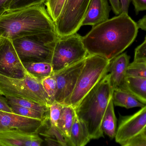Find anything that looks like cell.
Returning a JSON list of instances; mask_svg holds the SVG:
<instances>
[{
    "instance_id": "cell-40",
    "label": "cell",
    "mask_w": 146,
    "mask_h": 146,
    "mask_svg": "<svg viewBox=\"0 0 146 146\" xmlns=\"http://www.w3.org/2000/svg\"><path fill=\"white\" fill-rule=\"evenodd\" d=\"M145 40H146V35L145 37Z\"/></svg>"
},
{
    "instance_id": "cell-16",
    "label": "cell",
    "mask_w": 146,
    "mask_h": 146,
    "mask_svg": "<svg viewBox=\"0 0 146 146\" xmlns=\"http://www.w3.org/2000/svg\"><path fill=\"white\" fill-rule=\"evenodd\" d=\"M92 139L86 125L76 115L70 133L71 146H84Z\"/></svg>"
},
{
    "instance_id": "cell-10",
    "label": "cell",
    "mask_w": 146,
    "mask_h": 146,
    "mask_svg": "<svg viewBox=\"0 0 146 146\" xmlns=\"http://www.w3.org/2000/svg\"><path fill=\"white\" fill-rule=\"evenodd\" d=\"M85 59L53 73L57 82L56 102L63 105H68L71 95L84 66Z\"/></svg>"
},
{
    "instance_id": "cell-19",
    "label": "cell",
    "mask_w": 146,
    "mask_h": 146,
    "mask_svg": "<svg viewBox=\"0 0 146 146\" xmlns=\"http://www.w3.org/2000/svg\"><path fill=\"white\" fill-rule=\"evenodd\" d=\"M121 90L131 93L146 105V79L127 77Z\"/></svg>"
},
{
    "instance_id": "cell-12",
    "label": "cell",
    "mask_w": 146,
    "mask_h": 146,
    "mask_svg": "<svg viewBox=\"0 0 146 146\" xmlns=\"http://www.w3.org/2000/svg\"><path fill=\"white\" fill-rule=\"evenodd\" d=\"M48 121H44L22 116L13 112L0 111V132L18 130L28 133L38 134Z\"/></svg>"
},
{
    "instance_id": "cell-11",
    "label": "cell",
    "mask_w": 146,
    "mask_h": 146,
    "mask_svg": "<svg viewBox=\"0 0 146 146\" xmlns=\"http://www.w3.org/2000/svg\"><path fill=\"white\" fill-rule=\"evenodd\" d=\"M146 128V105L132 115L122 117L117 129L115 140L122 146L125 142L141 133Z\"/></svg>"
},
{
    "instance_id": "cell-7",
    "label": "cell",
    "mask_w": 146,
    "mask_h": 146,
    "mask_svg": "<svg viewBox=\"0 0 146 146\" xmlns=\"http://www.w3.org/2000/svg\"><path fill=\"white\" fill-rule=\"evenodd\" d=\"M88 55L82 42V37L77 33L59 37L51 60L53 73L84 60Z\"/></svg>"
},
{
    "instance_id": "cell-30",
    "label": "cell",
    "mask_w": 146,
    "mask_h": 146,
    "mask_svg": "<svg viewBox=\"0 0 146 146\" xmlns=\"http://www.w3.org/2000/svg\"><path fill=\"white\" fill-rule=\"evenodd\" d=\"M133 61L146 62V40H144L141 44L135 49Z\"/></svg>"
},
{
    "instance_id": "cell-1",
    "label": "cell",
    "mask_w": 146,
    "mask_h": 146,
    "mask_svg": "<svg viewBox=\"0 0 146 146\" xmlns=\"http://www.w3.org/2000/svg\"><path fill=\"white\" fill-rule=\"evenodd\" d=\"M139 29L128 14L121 13L92 27L82 37V42L88 55H100L111 61L133 43Z\"/></svg>"
},
{
    "instance_id": "cell-22",
    "label": "cell",
    "mask_w": 146,
    "mask_h": 146,
    "mask_svg": "<svg viewBox=\"0 0 146 146\" xmlns=\"http://www.w3.org/2000/svg\"><path fill=\"white\" fill-rule=\"evenodd\" d=\"M45 138H50L59 141L62 146H71L70 140L63 134L57 126L51 125L49 120L38 133Z\"/></svg>"
},
{
    "instance_id": "cell-25",
    "label": "cell",
    "mask_w": 146,
    "mask_h": 146,
    "mask_svg": "<svg viewBox=\"0 0 146 146\" xmlns=\"http://www.w3.org/2000/svg\"><path fill=\"white\" fill-rule=\"evenodd\" d=\"M13 113L22 116L39 119L44 121L49 120V116L39 111L15 105H10Z\"/></svg>"
},
{
    "instance_id": "cell-37",
    "label": "cell",
    "mask_w": 146,
    "mask_h": 146,
    "mask_svg": "<svg viewBox=\"0 0 146 146\" xmlns=\"http://www.w3.org/2000/svg\"><path fill=\"white\" fill-rule=\"evenodd\" d=\"M45 141L47 145L50 146H62V144L58 141L50 138H45Z\"/></svg>"
},
{
    "instance_id": "cell-36",
    "label": "cell",
    "mask_w": 146,
    "mask_h": 146,
    "mask_svg": "<svg viewBox=\"0 0 146 146\" xmlns=\"http://www.w3.org/2000/svg\"><path fill=\"white\" fill-rule=\"evenodd\" d=\"M121 13L128 14L129 9L131 0H120Z\"/></svg>"
},
{
    "instance_id": "cell-27",
    "label": "cell",
    "mask_w": 146,
    "mask_h": 146,
    "mask_svg": "<svg viewBox=\"0 0 146 146\" xmlns=\"http://www.w3.org/2000/svg\"><path fill=\"white\" fill-rule=\"evenodd\" d=\"M127 77L146 79V66L145 63L133 61L129 63L127 69Z\"/></svg>"
},
{
    "instance_id": "cell-17",
    "label": "cell",
    "mask_w": 146,
    "mask_h": 146,
    "mask_svg": "<svg viewBox=\"0 0 146 146\" xmlns=\"http://www.w3.org/2000/svg\"><path fill=\"white\" fill-rule=\"evenodd\" d=\"M111 99L114 105L127 109L135 107L142 108L146 105L133 94L126 90H113Z\"/></svg>"
},
{
    "instance_id": "cell-38",
    "label": "cell",
    "mask_w": 146,
    "mask_h": 146,
    "mask_svg": "<svg viewBox=\"0 0 146 146\" xmlns=\"http://www.w3.org/2000/svg\"><path fill=\"white\" fill-rule=\"evenodd\" d=\"M138 27L146 31V15L137 22Z\"/></svg>"
},
{
    "instance_id": "cell-24",
    "label": "cell",
    "mask_w": 146,
    "mask_h": 146,
    "mask_svg": "<svg viewBox=\"0 0 146 146\" xmlns=\"http://www.w3.org/2000/svg\"><path fill=\"white\" fill-rule=\"evenodd\" d=\"M42 85L47 95L49 105L55 102L56 95L57 92V86L56 79L54 75L43 80Z\"/></svg>"
},
{
    "instance_id": "cell-33",
    "label": "cell",
    "mask_w": 146,
    "mask_h": 146,
    "mask_svg": "<svg viewBox=\"0 0 146 146\" xmlns=\"http://www.w3.org/2000/svg\"><path fill=\"white\" fill-rule=\"evenodd\" d=\"M111 4V9L116 15H118L121 13L120 0H108Z\"/></svg>"
},
{
    "instance_id": "cell-41",
    "label": "cell",
    "mask_w": 146,
    "mask_h": 146,
    "mask_svg": "<svg viewBox=\"0 0 146 146\" xmlns=\"http://www.w3.org/2000/svg\"><path fill=\"white\" fill-rule=\"evenodd\" d=\"M145 65H146V62L145 63Z\"/></svg>"
},
{
    "instance_id": "cell-29",
    "label": "cell",
    "mask_w": 146,
    "mask_h": 146,
    "mask_svg": "<svg viewBox=\"0 0 146 146\" xmlns=\"http://www.w3.org/2000/svg\"><path fill=\"white\" fill-rule=\"evenodd\" d=\"M63 105L56 102L50 105L49 122L51 125L57 126Z\"/></svg>"
},
{
    "instance_id": "cell-2",
    "label": "cell",
    "mask_w": 146,
    "mask_h": 146,
    "mask_svg": "<svg viewBox=\"0 0 146 146\" xmlns=\"http://www.w3.org/2000/svg\"><path fill=\"white\" fill-rule=\"evenodd\" d=\"M51 31L56 32L55 24L44 3L7 10L0 15V37L12 40Z\"/></svg>"
},
{
    "instance_id": "cell-3",
    "label": "cell",
    "mask_w": 146,
    "mask_h": 146,
    "mask_svg": "<svg viewBox=\"0 0 146 146\" xmlns=\"http://www.w3.org/2000/svg\"><path fill=\"white\" fill-rule=\"evenodd\" d=\"M112 92L108 73L74 108L76 116L85 123L92 139L104 137L102 119Z\"/></svg>"
},
{
    "instance_id": "cell-15",
    "label": "cell",
    "mask_w": 146,
    "mask_h": 146,
    "mask_svg": "<svg viewBox=\"0 0 146 146\" xmlns=\"http://www.w3.org/2000/svg\"><path fill=\"white\" fill-rule=\"evenodd\" d=\"M111 7L108 0H92L82 26L98 25L109 19Z\"/></svg>"
},
{
    "instance_id": "cell-23",
    "label": "cell",
    "mask_w": 146,
    "mask_h": 146,
    "mask_svg": "<svg viewBox=\"0 0 146 146\" xmlns=\"http://www.w3.org/2000/svg\"><path fill=\"white\" fill-rule=\"evenodd\" d=\"M7 99L8 103L9 105H15L25 108L31 109L39 111L44 115L49 116V107L40 104L36 102L24 99H18L9 97Z\"/></svg>"
},
{
    "instance_id": "cell-14",
    "label": "cell",
    "mask_w": 146,
    "mask_h": 146,
    "mask_svg": "<svg viewBox=\"0 0 146 146\" xmlns=\"http://www.w3.org/2000/svg\"><path fill=\"white\" fill-rule=\"evenodd\" d=\"M130 57L126 53H121L112 59L108 69L110 81L112 90L122 89L127 78V71Z\"/></svg>"
},
{
    "instance_id": "cell-4",
    "label": "cell",
    "mask_w": 146,
    "mask_h": 146,
    "mask_svg": "<svg viewBox=\"0 0 146 146\" xmlns=\"http://www.w3.org/2000/svg\"><path fill=\"white\" fill-rule=\"evenodd\" d=\"M59 37L55 32L42 33L12 40L22 63H51L53 51Z\"/></svg>"
},
{
    "instance_id": "cell-21",
    "label": "cell",
    "mask_w": 146,
    "mask_h": 146,
    "mask_svg": "<svg viewBox=\"0 0 146 146\" xmlns=\"http://www.w3.org/2000/svg\"><path fill=\"white\" fill-rule=\"evenodd\" d=\"M75 116L74 107L71 105H64L57 122V127L69 140L71 129Z\"/></svg>"
},
{
    "instance_id": "cell-34",
    "label": "cell",
    "mask_w": 146,
    "mask_h": 146,
    "mask_svg": "<svg viewBox=\"0 0 146 146\" xmlns=\"http://www.w3.org/2000/svg\"><path fill=\"white\" fill-rule=\"evenodd\" d=\"M0 111L13 112L10 105L8 103L7 98L1 96H0Z\"/></svg>"
},
{
    "instance_id": "cell-28",
    "label": "cell",
    "mask_w": 146,
    "mask_h": 146,
    "mask_svg": "<svg viewBox=\"0 0 146 146\" xmlns=\"http://www.w3.org/2000/svg\"><path fill=\"white\" fill-rule=\"evenodd\" d=\"M45 1L46 0H12L9 10L20 9L40 5L44 3Z\"/></svg>"
},
{
    "instance_id": "cell-32",
    "label": "cell",
    "mask_w": 146,
    "mask_h": 146,
    "mask_svg": "<svg viewBox=\"0 0 146 146\" xmlns=\"http://www.w3.org/2000/svg\"><path fill=\"white\" fill-rule=\"evenodd\" d=\"M131 1L136 15L141 11H146V0H131Z\"/></svg>"
},
{
    "instance_id": "cell-18",
    "label": "cell",
    "mask_w": 146,
    "mask_h": 146,
    "mask_svg": "<svg viewBox=\"0 0 146 146\" xmlns=\"http://www.w3.org/2000/svg\"><path fill=\"white\" fill-rule=\"evenodd\" d=\"M114 103L111 99L102 119V129L111 139L115 138L117 132V119L114 111Z\"/></svg>"
},
{
    "instance_id": "cell-5",
    "label": "cell",
    "mask_w": 146,
    "mask_h": 146,
    "mask_svg": "<svg viewBox=\"0 0 146 146\" xmlns=\"http://www.w3.org/2000/svg\"><path fill=\"white\" fill-rule=\"evenodd\" d=\"M110 61L98 55H88L79 75L68 105L74 108L107 74Z\"/></svg>"
},
{
    "instance_id": "cell-9",
    "label": "cell",
    "mask_w": 146,
    "mask_h": 146,
    "mask_svg": "<svg viewBox=\"0 0 146 146\" xmlns=\"http://www.w3.org/2000/svg\"><path fill=\"white\" fill-rule=\"evenodd\" d=\"M27 73L12 40L0 37V74L9 78L22 79Z\"/></svg>"
},
{
    "instance_id": "cell-8",
    "label": "cell",
    "mask_w": 146,
    "mask_h": 146,
    "mask_svg": "<svg viewBox=\"0 0 146 146\" xmlns=\"http://www.w3.org/2000/svg\"><path fill=\"white\" fill-rule=\"evenodd\" d=\"M92 0H66L62 12L55 22L59 37L76 33L82 26Z\"/></svg>"
},
{
    "instance_id": "cell-39",
    "label": "cell",
    "mask_w": 146,
    "mask_h": 146,
    "mask_svg": "<svg viewBox=\"0 0 146 146\" xmlns=\"http://www.w3.org/2000/svg\"><path fill=\"white\" fill-rule=\"evenodd\" d=\"M143 134L145 135L146 136V128L145 130H144V131L143 132Z\"/></svg>"
},
{
    "instance_id": "cell-13",
    "label": "cell",
    "mask_w": 146,
    "mask_h": 146,
    "mask_svg": "<svg viewBox=\"0 0 146 146\" xmlns=\"http://www.w3.org/2000/svg\"><path fill=\"white\" fill-rule=\"evenodd\" d=\"M43 141L37 134L18 130L0 132V146H39Z\"/></svg>"
},
{
    "instance_id": "cell-20",
    "label": "cell",
    "mask_w": 146,
    "mask_h": 146,
    "mask_svg": "<svg viewBox=\"0 0 146 146\" xmlns=\"http://www.w3.org/2000/svg\"><path fill=\"white\" fill-rule=\"evenodd\" d=\"M23 63L27 72L35 79L42 81L53 74L50 63L31 62Z\"/></svg>"
},
{
    "instance_id": "cell-31",
    "label": "cell",
    "mask_w": 146,
    "mask_h": 146,
    "mask_svg": "<svg viewBox=\"0 0 146 146\" xmlns=\"http://www.w3.org/2000/svg\"><path fill=\"white\" fill-rule=\"evenodd\" d=\"M122 146H146V136L142 132L125 142Z\"/></svg>"
},
{
    "instance_id": "cell-26",
    "label": "cell",
    "mask_w": 146,
    "mask_h": 146,
    "mask_svg": "<svg viewBox=\"0 0 146 146\" xmlns=\"http://www.w3.org/2000/svg\"><path fill=\"white\" fill-rule=\"evenodd\" d=\"M66 0H46L44 6L49 15L55 22L60 15Z\"/></svg>"
},
{
    "instance_id": "cell-6",
    "label": "cell",
    "mask_w": 146,
    "mask_h": 146,
    "mask_svg": "<svg viewBox=\"0 0 146 146\" xmlns=\"http://www.w3.org/2000/svg\"><path fill=\"white\" fill-rule=\"evenodd\" d=\"M0 95L6 98L28 99L50 106L42 81L28 73L22 79L9 78L0 74Z\"/></svg>"
},
{
    "instance_id": "cell-35",
    "label": "cell",
    "mask_w": 146,
    "mask_h": 146,
    "mask_svg": "<svg viewBox=\"0 0 146 146\" xmlns=\"http://www.w3.org/2000/svg\"><path fill=\"white\" fill-rule=\"evenodd\" d=\"M12 0H0V15L9 9Z\"/></svg>"
}]
</instances>
